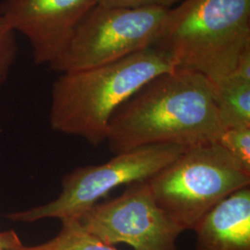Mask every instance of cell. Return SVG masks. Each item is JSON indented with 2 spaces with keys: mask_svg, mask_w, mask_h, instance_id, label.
Listing matches in <instances>:
<instances>
[{
  "mask_svg": "<svg viewBox=\"0 0 250 250\" xmlns=\"http://www.w3.org/2000/svg\"><path fill=\"white\" fill-rule=\"evenodd\" d=\"M222 132L213 83L200 73L174 70L152 79L117 109L106 141L119 154L154 145L212 143Z\"/></svg>",
  "mask_w": 250,
  "mask_h": 250,
  "instance_id": "1",
  "label": "cell"
},
{
  "mask_svg": "<svg viewBox=\"0 0 250 250\" xmlns=\"http://www.w3.org/2000/svg\"><path fill=\"white\" fill-rule=\"evenodd\" d=\"M174 70L166 54L151 47L115 62L61 73L52 87L50 126L99 146L117 109L152 79Z\"/></svg>",
  "mask_w": 250,
  "mask_h": 250,
  "instance_id": "2",
  "label": "cell"
},
{
  "mask_svg": "<svg viewBox=\"0 0 250 250\" xmlns=\"http://www.w3.org/2000/svg\"><path fill=\"white\" fill-rule=\"evenodd\" d=\"M153 47L166 54L175 70L219 82L250 47V0H183L169 9Z\"/></svg>",
  "mask_w": 250,
  "mask_h": 250,
  "instance_id": "3",
  "label": "cell"
},
{
  "mask_svg": "<svg viewBox=\"0 0 250 250\" xmlns=\"http://www.w3.org/2000/svg\"><path fill=\"white\" fill-rule=\"evenodd\" d=\"M147 183L158 205L184 231H193L226 197L250 187V171L212 142L186 147Z\"/></svg>",
  "mask_w": 250,
  "mask_h": 250,
  "instance_id": "4",
  "label": "cell"
},
{
  "mask_svg": "<svg viewBox=\"0 0 250 250\" xmlns=\"http://www.w3.org/2000/svg\"><path fill=\"white\" fill-rule=\"evenodd\" d=\"M170 9H125L97 4L49 65L60 73L115 62L153 47Z\"/></svg>",
  "mask_w": 250,
  "mask_h": 250,
  "instance_id": "5",
  "label": "cell"
},
{
  "mask_svg": "<svg viewBox=\"0 0 250 250\" xmlns=\"http://www.w3.org/2000/svg\"><path fill=\"white\" fill-rule=\"evenodd\" d=\"M186 147L154 145L116 154L103 164L76 168L62 180L61 194L45 205L7 215L20 223L45 219L79 220L113 189L146 181L174 161Z\"/></svg>",
  "mask_w": 250,
  "mask_h": 250,
  "instance_id": "6",
  "label": "cell"
},
{
  "mask_svg": "<svg viewBox=\"0 0 250 250\" xmlns=\"http://www.w3.org/2000/svg\"><path fill=\"white\" fill-rule=\"evenodd\" d=\"M124 193L92 207L78 220L99 241L134 250H177L185 232L155 200L147 180L125 186Z\"/></svg>",
  "mask_w": 250,
  "mask_h": 250,
  "instance_id": "7",
  "label": "cell"
},
{
  "mask_svg": "<svg viewBox=\"0 0 250 250\" xmlns=\"http://www.w3.org/2000/svg\"><path fill=\"white\" fill-rule=\"evenodd\" d=\"M97 0H4L0 14L24 36L36 64L48 66L62 52Z\"/></svg>",
  "mask_w": 250,
  "mask_h": 250,
  "instance_id": "8",
  "label": "cell"
},
{
  "mask_svg": "<svg viewBox=\"0 0 250 250\" xmlns=\"http://www.w3.org/2000/svg\"><path fill=\"white\" fill-rule=\"evenodd\" d=\"M193 231L194 250H250V186L226 197Z\"/></svg>",
  "mask_w": 250,
  "mask_h": 250,
  "instance_id": "9",
  "label": "cell"
},
{
  "mask_svg": "<svg viewBox=\"0 0 250 250\" xmlns=\"http://www.w3.org/2000/svg\"><path fill=\"white\" fill-rule=\"evenodd\" d=\"M212 83L223 131L250 127V79L232 73Z\"/></svg>",
  "mask_w": 250,
  "mask_h": 250,
  "instance_id": "10",
  "label": "cell"
},
{
  "mask_svg": "<svg viewBox=\"0 0 250 250\" xmlns=\"http://www.w3.org/2000/svg\"><path fill=\"white\" fill-rule=\"evenodd\" d=\"M11 250H119L90 234L78 220L62 221V229L52 239L36 246L20 245Z\"/></svg>",
  "mask_w": 250,
  "mask_h": 250,
  "instance_id": "11",
  "label": "cell"
},
{
  "mask_svg": "<svg viewBox=\"0 0 250 250\" xmlns=\"http://www.w3.org/2000/svg\"><path fill=\"white\" fill-rule=\"evenodd\" d=\"M217 142L250 171V127L225 129Z\"/></svg>",
  "mask_w": 250,
  "mask_h": 250,
  "instance_id": "12",
  "label": "cell"
},
{
  "mask_svg": "<svg viewBox=\"0 0 250 250\" xmlns=\"http://www.w3.org/2000/svg\"><path fill=\"white\" fill-rule=\"evenodd\" d=\"M17 54L16 33L0 14V87L8 80Z\"/></svg>",
  "mask_w": 250,
  "mask_h": 250,
  "instance_id": "13",
  "label": "cell"
},
{
  "mask_svg": "<svg viewBox=\"0 0 250 250\" xmlns=\"http://www.w3.org/2000/svg\"><path fill=\"white\" fill-rule=\"evenodd\" d=\"M183 0H97V4L105 7L140 9V8H164L171 9Z\"/></svg>",
  "mask_w": 250,
  "mask_h": 250,
  "instance_id": "14",
  "label": "cell"
},
{
  "mask_svg": "<svg viewBox=\"0 0 250 250\" xmlns=\"http://www.w3.org/2000/svg\"><path fill=\"white\" fill-rule=\"evenodd\" d=\"M18 234L14 231L0 232V249L2 250H11L21 245Z\"/></svg>",
  "mask_w": 250,
  "mask_h": 250,
  "instance_id": "15",
  "label": "cell"
},
{
  "mask_svg": "<svg viewBox=\"0 0 250 250\" xmlns=\"http://www.w3.org/2000/svg\"><path fill=\"white\" fill-rule=\"evenodd\" d=\"M0 250H1V249H0Z\"/></svg>",
  "mask_w": 250,
  "mask_h": 250,
  "instance_id": "16",
  "label": "cell"
}]
</instances>
